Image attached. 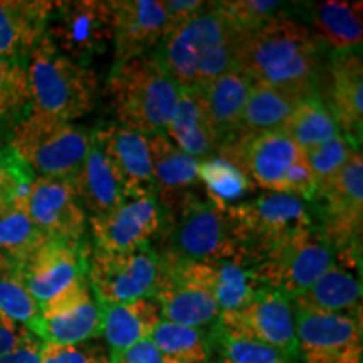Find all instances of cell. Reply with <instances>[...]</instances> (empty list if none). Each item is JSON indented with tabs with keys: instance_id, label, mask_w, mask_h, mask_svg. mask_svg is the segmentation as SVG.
Instances as JSON below:
<instances>
[{
	"instance_id": "obj_27",
	"label": "cell",
	"mask_w": 363,
	"mask_h": 363,
	"mask_svg": "<svg viewBox=\"0 0 363 363\" xmlns=\"http://www.w3.org/2000/svg\"><path fill=\"white\" fill-rule=\"evenodd\" d=\"M72 184L86 216L89 214V217L108 214L126 201L123 182L94 140Z\"/></svg>"
},
{
	"instance_id": "obj_35",
	"label": "cell",
	"mask_w": 363,
	"mask_h": 363,
	"mask_svg": "<svg viewBox=\"0 0 363 363\" xmlns=\"http://www.w3.org/2000/svg\"><path fill=\"white\" fill-rule=\"evenodd\" d=\"M162 363H207L211 345L202 330L162 320L152 338Z\"/></svg>"
},
{
	"instance_id": "obj_23",
	"label": "cell",
	"mask_w": 363,
	"mask_h": 363,
	"mask_svg": "<svg viewBox=\"0 0 363 363\" xmlns=\"http://www.w3.org/2000/svg\"><path fill=\"white\" fill-rule=\"evenodd\" d=\"M157 201L169 214L199 184V160L170 142L163 133L147 135Z\"/></svg>"
},
{
	"instance_id": "obj_3",
	"label": "cell",
	"mask_w": 363,
	"mask_h": 363,
	"mask_svg": "<svg viewBox=\"0 0 363 363\" xmlns=\"http://www.w3.org/2000/svg\"><path fill=\"white\" fill-rule=\"evenodd\" d=\"M163 217L157 249L162 264L217 261L251 264L229 207L216 206L192 192Z\"/></svg>"
},
{
	"instance_id": "obj_28",
	"label": "cell",
	"mask_w": 363,
	"mask_h": 363,
	"mask_svg": "<svg viewBox=\"0 0 363 363\" xmlns=\"http://www.w3.org/2000/svg\"><path fill=\"white\" fill-rule=\"evenodd\" d=\"M163 135L195 160L202 162L216 157L219 143L211 126L201 89L180 88L175 115Z\"/></svg>"
},
{
	"instance_id": "obj_18",
	"label": "cell",
	"mask_w": 363,
	"mask_h": 363,
	"mask_svg": "<svg viewBox=\"0 0 363 363\" xmlns=\"http://www.w3.org/2000/svg\"><path fill=\"white\" fill-rule=\"evenodd\" d=\"M163 219L155 195L126 199L115 211L89 217L93 251L123 252L152 244L162 233Z\"/></svg>"
},
{
	"instance_id": "obj_36",
	"label": "cell",
	"mask_w": 363,
	"mask_h": 363,
	"mask_svg": "<svg viewBox=\"0 0 363 363\" xmlns=\"http://www.w3.org/2000/svg\"><path fill=\"white\" fill-rule=\"evenodd\" d=\"M199 182L208 194V201L219 207H230L235 201L252 192L249 175L235 163L220 157H211L199 163Z\"/></svg>"
},
{
	"instance_id": "obj_13",
	"label": "cell",
	"mask_w": 363,
	"mask_h": 363,
	"mask_svg": "<svg viewBox=\"0 0 363 363\" xmlns=\"http://www.w3.org/2000/svg\"><path fill=\"white\" fill-rule=\"evenodd\" d=\"M217 328L220 337L264 343L291 358L298 353L291 299L274 289H262L239 310L220 313Z\"/></svg>"
},
{
	"instance_id": "obj_8",
	"label": "cell",
	"mask_w": 363,
	"mask_h": 363,
	"mask_svg": "<svg viewBox=\"0 0 363 363\" xmlns=\"http://www.w3.org/2000/svg\"><path fill=\"white\" fill-rule=\"evenodd\" d=\"M333 264V249L321 227L315 224L281 240L252 267L266 288L293 299Z\"/></svg>"
},
{
	"instance_id": "obj_19",
	"label": "cell",
	"mask_w": 363,
	"mask_h": 363,
	"mask_svg": "<svg viewBox=\"0 0 363 363\" xmlns=\"http://www.w3.org/2000/svg\"><path fill=\"white\" fill-rule=\"evenodd\" d=\"M115 62L155 52L174 29L163 0H110Z\"/></svg>"
},
{
	"instance_id": "obj_38",
	"label": "cell",
	"mask_w": 363,
	"mask_h": 363,
	"mask_svg": "<svg viewBox=\"0 0 363 363\" xmlns=\"http://www.w3.org/2000/svg\"><path fill=\"white\" fill-rule=\"evenodd\" d=\"M30 113L27 66L0 57V121L19 123Z\"/></svg>"
},
{
	"instance_id": "obj_45",
	"label": "cell",
	"mask_w": 363,
	"mask_h": 363,
	"mask_svg": "<svg viewBox=\"0 0 363 363\" xmlns=\"http://www.w3.org/2000/svg\"><path fill=\"white\" fill-rule=\"evenodd\" d=\"M110 363H162V360L152 340H145L125 350L110 353Z\"/></svg>"
},
{
	"instance_id": "obj_34",
	"label": "cell",
	"mask_w": 363,
	"mask_h": 363,
	"mask_svg": "<svg viewBox=\"0 0 363 363\" xmlns=\"http://www.w3.org/2000/svg\"><path fill=\"white\" fill-rule=\"evenodd\" d=\"M212 264V293L220 313L247 305L266 286L246 261H217Z\"/></svg>"
},
{
	"instance_id": "obj_20",
	"label": "cell",
	"mask_w": 363,
	"mask_h": 363,
	"mask_svg": "<svg viewBox=\"0 0 363 363\" xmlns=\"http://www.w3.org/2000/svg\"><path fill=\"white\" fill-rule=\"evenodd\" d=\"M91 135L120 175L126 199L157 197L147 135L125 128L115 121L99 123L91 130Z\"/></svg>"
},
{
	"instance_id": "obj_46",
	"label": "cell",
	"mask_w": 363,
	"mask_h": 363,
	"mask_svg": "<svg viewBox=\"0 0 363 363\" xmlns=\"http://www.w3.org/2000/svg\"><path fill=\"white\" fill-rule=\"evenodd\" d=\"M40 348H43V342L33 335V337L27 338L24 343L19 345L16 350L0 357V363H39Z\"/></svg>"
},
{
	"instance_id": "obj_16",
	"label": "cell",
	"mask_w": 363,
	"mask_h": 363,
	"mask_svg": "<svg viewBox=\"0 0 363 363\" xmlns=\"http://www.w3.org/2000/svg\"><path fill=\"white\" fill-rule=\"evenodd\" d=\"M27 211L48 240H86L88 216L71 179L34 177L27 194Z\"/></svg>"
},
{
	"instance_id": "obj_30",
	"label": "cell",
	"mask_w": 363,
	"mask_h": 363,
	"mask_svg": "<svg viewBox=\"0 0 363 363\" xmlns=\"http://www.w3.org/2000/svg\"><path fill=\"white\" fill-rule=\"evenodd\" d=\"M308 19L311 33L333 52L345 49L362 48L363 22L362 2H343V0H326L310 4Z\"/></svg>"
},
{
	"instance_id": "obj_41",
	"label": "cell",
	"mask_w": 363,
	"mask_h": 363,
	"mask_svg": "<svg viewBox=\"0 0 363 363\" xmlns=\"http://www.w3.org/2000/svg\"><path fill=\"white\" fill-rule=\"evenodd\" d=\"M34 177L9 145H0V206L29 194Z\"/></svg>"
},
{
	"instance_id": "obj_11",
	"label": "cell",
	"mask_w": 363,
	"mask_h": 363,
	"mask_svg": "<svg viewBox=\"0 0 363 363\" xmlns=\"http://www.w3.org/2000/svg\"><path fill=\"white\" fill-rule=\"evenodd\" d=\"M153 296L162 318L170 323L202 330L219 321L220 310L212 293L211 262L162 264Z\"/></svg>"
},
{
	"instance_id": "obj_24",
	"label": "cell",
	"mask_w": 363,
	"mask_h": 363,
	"mask_svg": "<svg viewBox=\"0 0 363 363\" xmlns=\"http://www.w3.org/2000/svg\"><path fill=\"white\" fill-rule=\"evenodd\" d=\"M305 155L283 131H267L242 142L244 169L254 185L281 194L283 182L291 167Z\"/></svg>"
},
{
	"instance_id": "obj_5",
	"label": "cell",
	"mask_w": 363,
	"mask_h": 363,
	"mask_svg": "<svg viewBox=\"0 0 363 363\" xmlns=\"http://www.w3.org/2000/svg\"><path fill=\"white\" fill-rule=\"evenodd\" d=\"M30 111L71 121L96 108V72L65 56L45 34L27 59Z\"/></svg>"
},
{
	"instance_id": "obj_39",
	"label": "cell",
	"mask_w": 363,
	"mask_h": 363,
	"mask_svg": "<svg viewBox=\"0 0 363 363\" xmlns=\"http://www.w3.org/2000/svg\"><path fill=\"white\" fill-rule=\"evenodd\" d=\"M296 4L276 2V0H229L217 2L222 13L238 27L240 33L249 34L267 22L291 17Z\"/></svg>"
},
{
	"instance_id": "obj_25",
	"label": "cell",
	"mask_w": 363,
	"mask_h": 363,
	"mask_svg": "<svg viewBox=\"0 0 363 363\" xmlns=\"http://www.w3.org/2000/svg\"><path fill=\"white\" fill-rule=\"evenodd\" d=\"M251 83L252 79L246 72L240 67H234L201 89L219 148L224 145L240 142L242 113Z\"/></svg>"
},
{
	"instance_id": "obj_32",
	"label": "cell",
	"mask_w": 363,
	"mask_h": 363,
	"mask_svg": "<svg viewBox=\"0 0 363 363\" xmlns=\"http://www.w3.org/2000/svg\"><path fill=\"white\" fill-rule=\"evenodd\" d=\"M294 106L296 104L281 91L262 81L252 79L242 113L240 142L267 131H283Z\"/></svg>"
},
{
	"instance_id": "obj_22",
	"label": "cell",
	"mask_w": 363,
	"mask_h": 363,
	"mask_svg": "<svg viewBox=\"0 0 363 363\" xmlns=\"http://www.w3.org/2000/svg\"><path fill=\"white\" fill-rule=\"evenodd\" d=\"M54 7L56 2L48 0H0V57L27 66Z\"/></svg>"
},
{
	"instance_id": "obj_15",
	"label": "cell",
	"mask_w": 363,
	"mask_h": 363,
	"mask_svg": "<svg viewBox=\"0 0 363 363\" xmlns=\"http://www.w3.org/2000/svg\"><path fill=\"white\" fill-rule=\"evenodd\" d=\"M298 352L305 363H362V313L321 315L294 311Z\"/></svg>"
},
{
	"instance_id": "obj_14",
	"label": "cell",
	"mask_w": 363,
	"mask_h": 363,
	"mask_svg": "<svg viewBox=\"0 0 363 363\" xmlns=\"http://www.w3.org/2000/svg\"><path fill=\"white\" fill-rule=\"evenodd\" d=\"M30 333L45 345H78L101 335V306L88 278L40 306Z\"/></svg>"
},
{
	"instance_id": "obj_6",
	"label": "cell",
	"mask_w": 363,
	"mask_h": 363,
	"mask_svg": "<svg viewBox=\"0 0 363 363\" xmlns=\"http://www.w3.org/2000/svg\"><path fill=\"white\" fill-rule=\"evenodd\" d=\"M93 136L84 126L30 111L11 130V147L35 177L74 179Z\"/></svg>"
},
{
	"instance_id": "obj_7",
	"label": "cell",
	"mask_w": 363,
	"mask_h": 363,
	"mask_svg": "<svg viewBox=\"0 0 363 363\" xmlns=\"http://www.w3.org/2000/svg\"><path fill=\"white\" fill-rule=\"evenodd\" d=\"M318 225L321 227L335 254V264L360 269L363 222V158L362 150H353L350 158L318 190Z\"/></svg>"
},
{
	"instance_id": "obj_37",
	"label": "cell",
	"mask_w": 363,
	"mask_h": 363,
	"mask_svg": "<svg viewBox=\"0 0 363 363\" xmlns=\"http://www.w3.org/2000/svg\"><path fill=\"white\" fill-rule=\"evenodd\" d=\"M0 311L26 328H33L39 305L27 289L21 264L0 256Z\"/></svg>"
},
{
	"instance_id": "obj_10",
	"label": "cell",
	"mask_w": 363,
	"mask_h": 363,
	"mask_svg": "<svg viewBox=\"0 0 363 363\" xmlns=\"http://www.w3.org/2000/svg\"><path fill=\"white\" fill-rule=\"evenodd\" d=\"M160 257L152 244L123 252L89 254L88 281L99 306L153 296Z\"/></svg>"
},
{
	"instance_id": "obj_44",
	"label": "cell",
	"mask_w": 363,
	"mask_h": 363,
	"mask_svg": "<svg viewBox=\"0 0 363 363\" xmlns=\"http://www.w3.org/2000/svg\"><path fill=\"white\" fill-rule=\"evenodd\" d=\"M30 337H33V333H30L29 328L17 323L12 318H9L0 311V357L16 350L19 345L24 343Z\"/></svg>"
},
{
	"instance_id": "obj_29",
	"label": "cell",
	"mask_w": 363,
	"mask_h": 363,
	"mask_svg": "<svg viewBox=\"0 0 363 363\" xmlns=\"http://www.w3.org/2000/svg\"><path fill=\"white\" fill-rule=\"evenodd\" d=\"M293 311L321 315L362 313V281L347 267L333 264L306 291L291 299Z\"/></svg>"
},
{
	"instance_id": "obj_4",
	"label": "cell",
	"mask_w": 363,
	"mask_h": 363,
	"mask_svg": "<svg viewBox=\"0 0 363 363\" xmlns=\"http://www.w3.org/2000/svg\"><path fill=\"white\" fill-rule=\"evenodd\" d=\"M116 123L142 135L165 133L179 104L180 86L155 54L115 62L106 81Z\"/></svg>"
},
{
	"instance_id": "obj_47",
	"label": "cell",
	"mask_w": 363,
	"mask_h": 363,
	"mask_svg": "<svg viewBox=\"0 0 363 363\" xmlns=\"http://www.w3.org/2000/svg\"><path fill=\"white\" fill-rule=\"evenodd\" d=\"M163 4H165L167 12H169L175 27L194 17L197 12H201L207 2H201V0H163Z\"/></svg>"
},
{
	"instance_id": "obj_33",
	"label": "cell",
	"mask_w": 363,
	"mask_h": 363,
	"mask_svg": "<svg viewBox=\"0 0 363 363\" xmlns=\"http://www.w3.org/2000/svg\"><path fill=\"white\" fill-rule=\"evenodd\" d=\"M283 133H286L303 152L320 147L331 138L342 133L338 128L337 118L330 110L328 103L323 98L313 96L294 106Z\"/></svg>"
},
{
	"instance_id": "obj_2",
	"label": "cell",
	"mask_w": 363,
	"mask_h": 363,
	"mask_svg": "<svg viewBox=\"0 0 363 363\" xmlns=\"http://www.w3.org/2000/svg\"><path fill=\"white\" fill-rule=\"evenodd\" d=\"M244 38L217 2H207L201 12L175 26L153 54L180 88L203 89L239 67Z\"/></svg>"
},
{
	"instance_id": "obj_40",
	"label": "cell",
	"mask_w": 363,
	"mask_h": 363,
	"mask_svg": "<svg viewBox=\"0 0 363 363\" xmlns=\"http://www.w3.org/2000/svg\"><path fill=\"white\" fill-rule=\"evenodd\" d=\"M353 150H360L353 145L345 135H337L320 147L306 152V160L310 163L313 177L316 180L318 190H321L330 184L331 179L338 174L340 169L350 158ZM316 190V192H318Z\"/></svg>"
},
{
	"instance_id": "obj_12",
	"label": "cell",
	"mask_w": 363,
	"mask_h": 363,
	"mask_svg": "<svg viewBox=\"0 0 363 363\" xmlns=\"http://www.w3.org/2000/svg\"><path fill=\"white\" fill-rule=\"evenodd\" d=\"M45 34L65 56L89 66L113 44V11L103 0L56 2Z\"/></svg>"
},
{
	"instance_id": "obj_21",
	"label": "cell",
	"mask_w": 363,
	"mask_h": 363,
	"mask_svg": "<svg viewBox=\"0 0 363 363\" xmlns=\"http://www.w3.org/2000/svg\"><path fill=\"white\" fill-rule=\"evenodd\" d=\"M330 110L338 128L357 148L363 131V62L362 48L331 52L330 56Z\"/></svg>"
},
{
	"instance_id": "obj_1",
	"label": "cell",
	"mask_w": 363,
	"mask_h": 363,
	"mask_svg": "<svg viewBox=\"0 0 363 363\" xmlns=\"http://www.w3.org/2000/svg\"><path fill=\"white\" fill-rule=\"evenodd\" d=\"M325 48L310 27L283 17L246 34L239 67L251 79L272 86L298 104L320 96Z\"/></svg>"
},
{
	"instance_id": "obj_26",
	"label": "cell",
	"mask_w": 363,
	"mask_h": 363,
	"mask_svg": "<svg viewBox=\"0 0 363 363\" xmlns=\"http://www.w3.org/2000/svg\"><path fill=\"white\" fill-rule=\"evenodd\" d=\"M162 320V308L155 296L101 306V335L108 352L125 350L150 340Z\"/></svg>"
},
{
	"instance_id": "obj_42",
	"label": "cell",
	"mask_w": 363,
	"mask_h": 363,
	"mask_svg": "<svg viewBox=\"0 0 363 363\" xmlns=\"http://www.w3.org/2000/svg\"><path fill=\"white\" fill-rule=\"evenodd\" d=\"M222 363H293L294 358L276 348L251 340L220 337Z\"/></svg>"
},
{
	"instance_id": "obj_43",
	"label": "cell",
	"mask_w": 363,
	"mask_h": 363,
	"mask_svg": "<svg viewBox=\"0 0 363 363\" xmlns=\"http://www.w3.org/2000/svg\"><path fill=\"white\" fill-rule=\"evenodd\" d=\"M39 363H110V352L96 340L78 345H45Z\"/></svg>"
},
{
	"instance_id": "obj_17",
	"label": "cell",
	"mask_w": 363,
	"mask_h": 363,
	"mask_svg": "<svg viewBox=\"0 0 363 363\" xmlns=\"http://www.w3.org/2000/svg\"><path fill=\"white\" fill-rule=\"evenodd\" d=\"M88 242L45 240L21 266L26 286L40 306L88 278Z\"/></svg>"
},
{
	"instance_id": "obj_9",
	"label": "cell",
	"mask_w": 363,
	"mask_h": 363,
	"mask_svg": "<svg viewBox=\"0 0 363 363\" xmlns=\"http://www.w3.org/2000/svg\"><path fill=\"white\" fill-rule=\"evenodd\" d=\"M254 266L264 254L298 230L315 225L311 203L288 194H264L229 207Z\"/></svg>"
},
{
	"instance_id": "obj_31",
	"label": "cell",
	"mask_w": 363,
	"mask_h": 363,
	"mask_svg": "<svg viewBox=\"0 0 363 363\" xmlns=\"http://www.w3.org/2000/svg\"><path fill=\"white\" fill-rule=\"evenodd\" d=\"M45 240L27 211V195L0 206V256L22 266Z\"/></svg>"
}]
</instances>
